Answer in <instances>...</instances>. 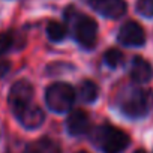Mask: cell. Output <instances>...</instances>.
<instances>
[{
  "label": "cell",
  "mask_w": 153,
  "mask_h": 153,
  "mask_svg": "<svg viewBox=\"0 0 153 153\" xmlns=\"http://www.w3.org/2000/svg\"><path fill=\"white\" fill-rule=\"evenodd\" d=\"M93 143L102 153H122L129 146V137L111 125H102L93 132Z\"/></svg>",
  "instance_id": "6da1fadb"
},
{
  "label": "cell",
  "mask_w": 153,
  "mask_h": 153,
  "mask_svg": "<svg viewBox=\"0 0 153 153\" xmlns=\"http://www.w3.org/2000/svg\"><path fill=\"white\" fill-rule=\"evenodd\" d=\"M150 105H152L150 93L140 87L128 89L120 96V110L123 111L125 116L131 119L144 117L149 113Z\"/></svg>",
  "instance_id": "7a4b0ae2"
},
{
  "label": "cell",
  "mask_w": 153,
  "mask_h": 153,
  "mask_svg": "<svg viewBox=\"0 0 153 153\" xmlns=\"http://www.w3.org/2000/svg\"><path fill=\"white\" fill-rule=\"evenodd\" d=\"M66 17L71 20L74 27V36L80 45L86 48H92L98 41V24L93 18L87 15L76 14L74 8L68 9Z\"/></svg>",
  "instance_id": "3957f363"
},
{
  "label": "cell",
  "mask_w": 153,
  "mask_h": 153,
  "mask_svg": "<svg viewBox=\"0 0 153 153\" xmlns=\"http://www.w3.org/2000/svg\"><path fill=\"white\" fill-rule=\"evenodd\" d=\"M75 101V90L66 83H54L45 92V102L54 113H65L71 110Z\"/></svg>",
  "instance_id": "277c9868"
},
{
  "label": "cell",
  "mask_w": 153,
  "mask_h": 153,
  "mask_svg": "<svg viewBox=\"0 0 153 153\" xmlns=\"http://www.w3.org/2000/svg\"><path fill=\"white\" fill-rule=\"evenodd\" d=\"M32 99H33V87L26 80L17 81L9 90L8 101H9V105H11L14 114H17L18 111H21L23 108L30 105Z\"/></svg>",
  "instance_id": "5b68a950"
},
{
  "label": "cell",
  "mask_w": 153,
  "mask_h": 153,
  "mask_svg": "<svg viewBox=\"0 0 153 153\" xmlns=\"http://www.w3.org/2000/svg\"><path fill=\"white\" fill-rule=\"evenodd\" d=\"M119 42L126 47H141L146 42V33L137 21L125 23L119 30Z\"/></svg>",
  "instance_id": "8992f818"
},
{
  "label": "cell",
  "mask_w": 153,
  "mask_h": 153,
  "mask_svg": "<svg viewBox=\"0 0 153 153\" xmlns=\"http://www.w3.org/2000/svg\"><path fill=\"white\" fill-rule=\"evenodd\" d=\"M90 6L107 18H119L126 12L125 0H90Z\"/></svg>",
  "instance_id": "52a82bcc"
},
{
  "label": "cell",
  "mask_w": 153,
  "mask_h": 153,
  "mask_svg": "<svg viewBox=\"0 0 153 153\" xmlns=\"http://www.w3.org/2000/svg\"><path fill=\"white\" fill-rule=\"evenodd\" d=\"M66 128L68 132L74 137H80L89 132L90 129V119L89 114L83 110H75L69 114L68 120H66Z\"/></svg>",
  "instance_id": "ba28073f"
},
{
  "label": "cell",
  "mask_w": 153,
  "mask_h": 153,
  "mask_svg": "<svg viewBox=\"0 0 153 153\" xmlns=\"http://www.w3.org/2000/svg\"><path fill=\"white\" fill-rule=\"evenodd\" d=\"M15 117L18 119V122L27 128V129H36L39 128L42 123H44V119H45V114L44 111L41 110V107L38 105H27L26 108H23L21 111H18L15 114Z\"/></svg>",
  "instance_id": "9c48e42d"
},
{
  "label": "cell",
  "mask_w": 153,
  "mask_h": 153,
  "mask_svg": "<svg viewBox=\"0 0 153 153\" xmlns=\"http://www.w3.org/2000/svg\"><path fill=\"white\" fill-rule=\"evenodd\" d=\"M131 78L135 83H147L152 76H153V71L152 66L147 60H144L143 57H134L132 63H131Z\"/></svg>",
  "instance_id": "30bf717a"
},
{
  "label": "cell",
  "mask_w": 153,
  "mask_h": 153,
  "mask_svg": "<svg viewBox=\"0 0 153 153\" xmlns=\"http://www.w3.org/2000/svg\"><path fill=\"white\" fill-rule=\"evenodd\" d=\"M24 153H60L59 146L50 138H41L27 146Z\"/></svg>",
  "instance_id": "8fae6325"
},
{
  "label": "cell",
  "mask_w": 153,
  "mask_h": 153,
  "mask_svg": "<svg viewBox=\"0 0 153 153\" xmlns=\"http://www.w3.org/2000/svg\"><path fill=\"white\" fill-rule=\"evenodd\" d=\"M78 95L80 98L84 101V102H93L98 99V95H99V87L95 81L92 80H84L80 83V87H78Z\"/></svg>",
  "instance_id": "7c38bea8"
},
{
  "label": "cell",
  "mask_w": 153,
  "mask_h": 153,
  "mask_svg": "<svg viewBox=\"0 0 153 153\" xmlns=\"http://www.w3.org/2000/svg\"><path fill=\"white\" fill-rule=\"evenodd\" d=\"M47 35L51 41L54 42H59V41H63L65 36H66V27L62 24V23H57V21H51L48 23L47 26Z\"/></svg>",
  "instance_id": "4fadbf2b"
},
{
  "label": "cell",
  "mask_w": 153,
  "mask_h": 153,
  "mask_svg": "<svg viewBox=\"0 0 153 153\" xmlns=\"http://www.w3.org/2000/svg\"><path fill=\"white\" fill-rule=\"evenodd\" d=\"M104 60H105V63L110 68H117V66H120L123 63V53L116 50V48L108 50L105 53V56H104Z\"/></svg>",
  "instance_id": "5bb4252c"
},
{
  "label": "cell",
  "mask_w": 153,
  "mask_h": 153,
  "mask_svg": "<svg viewBox=\"0 0 153 153\" xmlns=\"http://www.w3.org/2000/svg\"><path fill=\"white\" fill-rule=\"evenodd\" d=\"M15 42V36L11 32H5V33H0V56L6 54Z\"/></svg>",
  "instance_id": "9a60e30c"
},
{
  "label": "cell",
  "mask_w": 153,
  "mask_h": 153,
  "mask_svg": "<svg viewBox=\"0 0 153 153\" xmlns=\"http://www.w3.org/2000/svg\"><path fill=\"white\" fill-rule=\"evenodd\" d=\"M137 9L144 17H153V0H138Z\"/></svg>",
  "instance_id": "2e32d148"
},
{
  "label": "cell",
  "mask_w": 153,
  "mask_h": 153,
  "mask_svg": "<svg viewBox=\"0 0 153 153\" xmlns=\"http://www.w3.org/2000/svg\"><path fill=\"white\" fill-rule=\"evenodd\" d=\"M8 71H9V62L2 59V56H0V76L5 75Z\"/></svg>",
  "instance_id": "e0dca14e"
},
{
  "label": "cell",
  "mask_w": 153,
  "mask_h": 153,
  "mask_svg": "<svg viewBox=\"0 0 153 153\" xmlns=\"http://www.w3.org/2000/svg\"><path fill=\"white\" fill-rule=\"evenodd\" d=\"M134 153H146V152H144V150H135Z\"/></svg>",
  "instance_id": "ac0fdd59"
},
{
  "label": "cell",
  "mask_w": 153,
  "mask_h": 153,
  "mask_svg": "<svg viewBox=\"0 0 153 153\" xmlns=\"http://www.w3.org/2000/svg\"><path fill=\"white\" fill-rule=\"evenodd\" d=\"M78 153H86V152H78Z\"/></svg>",
  "instance_id": "d6986e66"
}]
</instances>
